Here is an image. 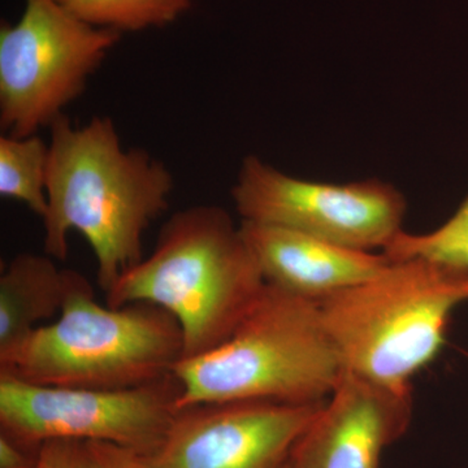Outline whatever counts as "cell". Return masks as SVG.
Listing matches in <instances>:
<instances>
[{
  "instance_id": "cell-1",
  "label": "cell",
  "mask_w": 468,
  "mask_h": 468,
  "mask_svg": "<svg viewBox=\"0 0 468 468\" xmlns=\"http://www.w3.org/2000/svg\"><path fill=\"white\" fill-rule=\"evenodd\" d=\"M50 132L45 254L66 261L68 237L81 233L107 292L144 260V233L167 211L174 176L146 150L125 149L109 116L73 125L64 115Z\"/></svg>"
},
{
  "instance_id": "cell-2",
  "label": "cell",
  "mask_w": 468,
  "mask_h": 468,
  "mask_svg": "<svg viewBox=\"0 0 468 468\" xmlns=\"http://www.w3.org/2000/svg\"><path fill=\"white\" fill-rule=\"evenodd\" d=\"M264 286L241 227L226 209L198 205L172 215L149 257L104 294L110 307L146 303L171 314L186 359L226 343Z\"/></svg>"
},
{
  "instance_id": "cell-3",
  "label": "cell",
  "mask_w": 468,
  "mask_h": 468,
  "mask_svg": "<svg viewBox=\"0 0 468 468\" xmlns=\"http://www.w3.org/2000/svg\"><path fill=\"white\" fill-rule=\"evenodd\" d=\"M343 372L318 302L266 282L226 343L176 363L172 375L181 388L176 408L325 401Z\"/></svg>"
},
{
  "instance_id": "cell-4",
  "label": "cell",
  "mask_w": 468,
  "mask_h": 468,
  "mask_svg": "<svg viewBox=\"0 0 468 468\" xmlns=\"http://www.w3.org/2000/svg\"><path fill=\"white\" fill-rule=\"evenodd\" d=\"M468 301V268L421 258L318 302L345 371L399 390L445 345L452 310Z\"/></svg>"
},
{
  "instance_id": "cell-5",
  "label": "cell",
  "mask_w": 468,
  "mask_h": 468,
  "mask_svg": "<svg viewBox=\"0 0 468 468\" xmlns=\"http://www.w3.org/2000/svg\"><path fill=\"white\" fill-rule=\"evenodd\" d=\"M183 356L171 314L146 303L101 306L82 276L57 322L0 356V374L48 387L126 389L168 377Z\"/></svg>"
},
{
  "instance_id": "cell-6",
  "label": "cell",
  "mask_w": 468,
  "mask_h": 468,
  "mask_svg": "<svg viewBox=\"0 0 468 468\" xmlns=\"http://www.w3.org/2000/svg\"><path fill=\"white\" fill-rule=\"evenodd\" d=\"M122 38L85 23L57 0H26L16 26L0 29V129L27 137L66 115Z\"/></svg>"
},
{
  "instance_id": "cell-7",
  "label": "cell",
  "mask_w": 468,
  "mask_h": 468,
  "mask_svg": "<svg viewBox=\"0 0 468 468\" xmlns=\"http://www.w3.org/2000/svg\"><path fill=\"white\" fill-rule=\"evenodd\" d=\"M180 393L172 374L126 389L48 387L0 374V432L36 448L103 441L147 457L167 435Z\"/></svg>"
},
{
  "instance_id": "cell-8",
  "label": "cell",
  "mask_w": 468,
  "mask_h": 468,
  "mask_svg": "<svg viewBox=\"0 0 468 468\" xmlns=\"http://www.w3.org/2000/svg\"><path fill=\"white\" fill-rule=\"evenodd\" d=\"M232 198L242 221L363 251L384 250L402 232L406 214L405 197L377 178L350 184L302 180L255 155L243 159Z\"/></svg>"
},
{
  "instance_id": "cell-9",
  "label": "cell",
  "mask_w": 468,
  "mask_h": 468,
  "mask_svg": "<svg viewBox=\"0 0 468 468\" xmlns=\"http://www.w3.org/2000/svg\"><path fill=\"white\" fill-rule=\"evenodd\" d=\"M326 399L201 403L178 410L147 462L151 468H280Z\"/></svg>"
},
{
  "instance_id": "cell-10",
  "label": "cell",
  "mask_w": 468,
  "mask_h": 468,
  "mask_svg": "<svg viewBox=\"0 0 468 468\" xmlns=\"http://www.w3.org/2000/svg\"><path fill=\"white\" fill-rule=\"evenodd\" d=\"M412 409V389H393L344 369L289 461L292 468H380L385 449L409 430Z\"/></svg>"
},
{
  "instance_id": "cell-11",
  "label": "cell",
  "mask_w": 468,
  "mask_h": 468,
  "mask_svg": "<svg viewBox=\"0 0 468 468\" xmlns=\"http://www.w3.org/2000/svg\"><path fill=\"white\" fill-rule=\"evenodd\" d=\"M267 284L320 302L378 275L390 258L275 226L239 224Z\"/></svg>"
},
{
  "instance_id": "cell-12",
  "label": "cell",
  "mask_w": 468,
  "mask_h": 468,
  "mask_svg": "<svg viewBox=\"0 0 468 468\" xmlns=\"http://www.w3.org/2000/svg\"><path fill=\"white\" fill-rule=\"evenodd\" d=\"M81 279L76 271L58 268L48 254L21 252L9 261L0 276V356L58 315Z\"/></svg>"
},
{
  "instance_id": "cell-13",
  "label": "cell",
  "mask_w": 468,
  "mask_h": 468,
  "mask_svg": "<svg viewBox=\"0 0 468 468\" xmlns=\"http://www.w3.org/2000/svg\"><path fill=\"white\" fill-rule=\"evenodd\" d=\"M50 144L39 134L0 135V196L27 205L39 218L48 209Z\"/></svg>"
},
{
  "instance_id": "cell-14",
  "label": "cell",
  "mask_w": 468,
  "mask_h": 468,
  "mask_svg": "<svg viewBox=\"0 0 468 468\" xmlns=\"http://www.w3.org/2000/svg\"><path fill=\"white\" fill-rule=\"evenodd\" d=\"M85 23L116 32H138L174 23L190 0H57Z\"/></svg>"
},
{
  "instance_id": "cell-15",
  "label": "cell",
  "mask_w": 468,
  "mask_h": 468,
  "mask_svg": "<svg viewBox=\"0 0 468 468\" xmlns=\"http://www.w3.org/2000/svg\"><path fill=\"white\" fill-rule=\"evenodd\" d=\"M383 252L392 261L421 258L468 268V197L443 226L424 234L402 230Z\"/></svg>"
},
{
  "instance_id": "cell-16",
  "label": "cell",
  "mask_w": 468,
  "mask_h": 468,
  "mask_svg": "<svg viewBox=\"0 0 468 468\" xmlns=\"http://www.w3.org/2000/svg\"><path fill=\"white\" fill-rule=\"evenodd\" d=\"M72 468H151L146 455L103 441L77 442Z\"/></svg>"
},
{
  "instance_id": "cell-17",
  "label": "cell",
  "mask_w": 468,
  "mask_h": 468,
  "mask_svg": "<svg viewBox=\"0 0 468 468\" xmlns=\"http://www.w3.org/2000/svg\"><path fill=\"white\" fill-rule=\"evenodd\" d=\"M41 448L0 432V468H36Z\"/></svg>"
},
{
  "instance_id": "cell-18",
  "label": "cell",
  "mask_w": 468,
  "mask_h": 468,
  "mask_svg": "<svg viewBox=\"0 0 468 468\" xmlns=\"http://www.w3.org/2000/svg\"><path fill=\"white\" fill-rule=\"evenodd\" d=\"M77 441L55 440L43 443L36 468H72Z\"/></svg>"
},
{
  "instance_id": "cell-19",
  "label": "cell",
  "mask_w": 468,
  "mask_h": 468,
  "mask_svg": "<svg viewBox=\"0 0 468 468\" xmlns=\"http://www.w3.org/2000/svg\"><path fill=\"white\" fill-rule=\"evenodd\" d=\"M280 468H292L291 461L286 462V463L282 464Z\"/></svg>"
}]
</instances>
